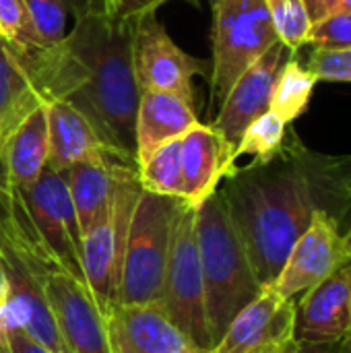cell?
<instances>
[{
    "label": "cell",
    "instance_id": "6da1fadb",
    "mask_svg": "<svg viewBox=\"0 0 351 353\" xmlns=\"http://www.w3.org/2000/svg\"><path fill=\"white\" fill-rule=\"evenodd\" d=\"M219 190L263 288L275 281L319 209L341 228L348 215L339 157L308 149L294 130L275 157L236 165Z\"/></svg>",
    "mask_w": 351,
    "mask_h": 353
},
{
    "label": "cell",
    "instance_id": "7a4b0ae2",
    "mask_svg": "<svg viewBox=\"0 0 351 353\" xmlns=\"http://www.w3.org/2000/svg\"><path fill=\"white\" fill-rule=\"evenodd\" d=\"M134 21H116L91 0L74 12L64 41L46 48L50 101L74 105L118 157L137 163L134 120L141 89L132 70Z\"/></svg>",
    "mask_w": 351,
    "mask_h": 353
},
{
    "label": "cell",
    "instance_id": "3957f363",
    "mask_svg": "<svg viewBox=\"0 0 351 353\" xmlns=\"http://www.w3.org/2000/svg\"><path fill=\"white\" fill-rule=\"evenodd\" d=\"M194 228L205 281L207 323L215 345L232 319L261 294L263 285L254 275L219 188L197 207Z\"/></svg>",
    "mask_w": 351,
    "mask_h": 353
},
{
    "label": "cell",
    "instance_id": "277c9868",
    "mask_svg": "<svg viewBox=\"0 0 351 353\" xmlns=\"http://www.w3.org/2000/svg\"><path fill=\"white\" fill-rule=\"evenodd\" d=\"M182 199L143 190L130 221L116 304H161L174 219Z\"/></svg>",
    "mask_w": 351,
    "mask_h": 353
},
{
    "label": "cell",
    "instance_id": "5b68a950",
    "mask_svg": "<svg viewBox=\"0 0 351 353\" xmlns=\"http://www.w3.org/2000/svg\"><path fill=\"white\" fill-rule=\"evenodd\" d=\"M211 105H221L234 83L279 41L267 0H213Z\"/></svg>",
    "mask_w": 351,
    "mask_h": 353
},
{
    "label": "cell",
    "instance_id": "8992f818",
    "mask_svg": "<svg viewBox=\"0 0 351 353\" xmlns=\"http://www.w3.org/2000/svg\"><path fill=\"white\" fill-rule=\"evenodd\" d=\"M141 192L143 188L139 182V170L132 168L118 182V188L106 211L81 238L83 275L103 312L118 300L130 221Z\"/></svg>",
    "mask_w": 351,
    "mask_h": 353
},
{
    "label": "cell",
    "instance_id": "52a82bcc",
    "mask_svg": "<svg viewBox=\"0 0 351 353\" xmlns=\"http://www.w3.org/2000/svg\"><path fill=\"white\" fill-rule=\"evenodd\" d=\"M194 219L197 207L182 201L174 219L161 308L168 312L176 327H180L203 350L211 352L213 341L207 323L205 281Z\"/></svg>",
    "mask_w": 351,
    "mask_h": 353
},
{
    "label": "cell",
    "instance_id": "ba28073f",
    "mask_svg": "<svg viewBox=\"0 0 351 353\" xmlns=\"http://www.w3.org/2000/svg\"><path fill=\"white\" fill-rule=\"evenodd\" d=\"M132 70L141 93L166 91L194 101L192 81L199 74L211 72V60L184 52L155 14H147L134 21Z\"/></svg>",
    "mask_w": 351,
    "mask_h": 353
},
{
    "label": "cell",
    "instance_id": "9c48e42d",
    "mask_svg": "<svg viewBox=\"0 0 351 353\" xmlns=\"http://www.w3.org/2000/svg\"><path fill=\"white\" fill-rule=\"evenodd\" d=\"M29 221L62 269L85 281L81 267V225L68 192L66 174L50 168L31 186L17 190Z\"/></svg>",
    "mask_w": 351,
    "mask_h": 353
},
{
    "label": "cell",
    "instance_id": "30bf717a",
    "mask_svg": "<svg viewBox=\"0 0 351 353\" xmlns=\"http://www.w3.org/2000/svg\"><path fill=\"white\" fill-rule=\"evenodd\" d=\"M348 263H351V234L331 213L319 209L292 246L279 275L267 288L283 298H298Z\"/></svg>",
    "mask_w": 351,
    "mask_h": 353
},
{
    "label": "cell",
    "instance_id": "8fae6325",
    "mask_svg": "<svg viewBox=\"0 0 351 353\" xmlns=\"http://www.w3.org/2000/svg\"><path fill=\"white\" fill-rule=\"evenodd\" d=\"M43 294L68 352L112 353L106 312L95 302L87 281L62 267H52L43 275Z\"/></svg>",
    "mask_w": 351,
    "mask_h": 353
},
{
    "label": "cell",
    "instance_id": "7c38bea8",
    "mask_svg": "<svg viewBox=\"0 0 351 353\" xmlns=\"http://www.w3.org/2000/svg\"><path fill=\"white\" fill-rule=\"evenodd\" d=\"M296 339V298L271 288L246 304L209 353H281Z\"/></svg>",
    "mask_w": 351,
    "mask_h": 353
},
{
    "label": "cell",
    "instance_id": "4fadbf2b",
    "mask_svg": "<svg viewBox=\"0 0 351 353\" xmlns=\"http://www.w3.org/2000/svg\"><path fill=\"white\" fill-rule=\"evenodd\" d=\"M296 54L298 52H292L281 41L271 46L248 70L240 74L217 108L211 126L234 147V155L248 124L269 112L275 81L285 62Z\"/></svg>",
    "mask_w": 351,
    "mask_h": 353
},
{
    "label": "cell",
    "instance_id": "5bb4252c",
    "mask_svg": "<svg viewBox=\"0 0 351 353\" xmlns=\"http://www.w3.org/2000/svg\"><path fill=\"white\" fill-rule=\"evenodd\" d=\"M106 323L112 353H209L174 325L161 304H112Z\"/></svg>",
    "mask_w": 351,
    "mask_h": 353
},
{
    "label": "cell",
    "instance_id": "9a60e30c",
    "mask_svg": "<svg viewBox=\"0 0 351 353\" xmlns=\"http://www.w3.org/2000/svg\"><path fill=\"white\" fill-rule=\"evenodd\" d=\"M43 54L46 48L29 52L0 39V141L50 101Z\"/></svg>",
    "mask_w": 351,
    "mask_h": 353
},
{
    "label": "cell",
    "instance_id": "2e32d148",
    "mask_svg": "<svg viewBox=\"0 0 351 353\" xmlns=\"http://www.w3.org/2000/svg\"><path fill=\"white\" fill-rule=\"evenodd\" d=\"M351 333V263L310 288L296 302V339L343 343Z\"/></svg>",
    "mask_w": 351,
    "mask_h": 353
},
{
    "label": "cell",
    "instance_id": "e0dca14e",
    "mask_svg": "<svg viewBox=\"0 0 351 353\" xmlns=\"http://www.w3.org/2000/svg\"><path fill=\"white\" fill-rule=\"evenodd\" d=\"M236 161L234 147L211 124L199 122L182 139V201L201 207L236 170Z\"/></svg>",
    "mask_w": 351,
    "mask_h": 353
},
{
    "label": "cell",
    "instance_id": "ac0fdd59",
    "mask_svg": "<svg viewBox=\"0 0 351 353\" xmlns=\"http://www.w3.org/2000/svg\"><path fill=\"white\" fill-rule=\"evenodd\" d=\"M199 122L194 101L166 91L143 93L134 120L137 165H141L159 147L184 139Z\"/></svg>",
    "mask_w": 351,
    "mask_h": 353
},
{
    "label": "cell",
    "instance_id": "d6986e66",
    "mask_svg": "<svg viewBox=\"0 0 351 353\" xmlns=\"http://www.w3.org/2000/svg\"><path fill=\"white\" fill-rule=\"evenodd\" d=\"M43 110L48 118V137H50V157H48L50 170L66 172L77 163L93 161L103 155H116L99 139L91 122L68 101L54 99L48 101Z\"/></svg>",
    "mask_w": 351,
    "mask_h": 353
},
{
    "label": "cell",
    "instance_id": "ffe728a7",
    "mask_svg": "<svg viewBox=\"0 0 351 353\" xmlns=\"http://www.w3.org/2000/svg\"><path fill=\"white\" fill-rule=\"evenodd\" d=\"M132 168H137V163L124 161L116 155H103L93 161L77 163L64 172L81 234H85L106 211L118 188V182Z\"/></svg>",
    "mask_w": 351,
    "mask_h": 353
},
{
    "label": "cell",
    "instance_id": "44dd1931",
    "mask_svg": "<svg viewBox=\"0 0 351 353\" xmlns=\"http://www.w3.org/2000/svg\"><path fill=\"white\" fill-rule=\"evenodd\" d=\"M10 186L23 190L37 182V178L48 168L50 157V137L46 110L37 108L31 112L14 130H10L0 141Z\"/></svg>",
    "mask_w": 351,
    "mask_h": 353
},
{
    "label": "cell",
    "instance_id": "7402d4cb",
    "mask_svg": "<svg viewBox=\"0 0 351 353\" xmlns=\"http://www.w3.org/2000/svg\"><path fill=\"white\" fill-rule=\"evenodd\" d=\"M317 83L319 79L314 77V72H310L296 56H292L275 81L269 110L292 124L308 110Z\"/></svg>",
    "mask_w": 351,
    "mask_h": 353
},
{
    "label": "cell",
    "instance_id": "603a6c76",
    "mask_svg": "<svg viewBox=\"0 0 351 353\" xmlns=\"http://www.w3.org/2000/svg\"><path fill=\"white\" fill-rule=\"evenodd\" d=\"M137 170L143 190L161 196L184 199L182 139L159 147L141 165H137Z\"/></svg>",
    "mask_w": 351,
    "mask_h": 353
},
{
    "label": "cell",
    "instance_id": "cb8c5ba5",
    "mask_svg": "<svg viewBox=\"0 0 351 353\" xmlns=\"http://www.w3.org/2000/svg\"><path fill=\"white\" fill-rule=\"evenodd\" d=\"M288 134L290 124L269 110L248 124L236 147V159L242 155H252L254 161H267L283 149Z\"/></svg>",
    "mask_w": 351,
    "mask_h": 353
},
{
    "label": "cell",
    "instance_id": "d4e9b609",
    "mask_svg": "<svg viewBox=\"0 0 351 353\" xmlns=\"http://www.w3.org/2000/svg\"><path fill=\"white\" fill-rule=\"evenodd\" d=\"M267 8L279 41L292 52L308 46L312 19L304 0H267Z\"/></svg>",
    "mask_w": 351,
    "mask_h": 353
},
{
    "label": "cell",
    "instance_id": "484cf974",
    "mask_svg": "<svg viewBox=\"0 0 351 353\" xmlns=\"http://www.w3.org/2000/svg\"><path fill=\"white\" fill-rule=\"evenodd\" d=\"M83 0H25L27 12L46 46H56L66 39V21L72 17Z\"/></svg>",
    "mask_w": 351,
    "mask_h": 353
},
{
    "label": "cell",
    "instance_id": "4316f807",
    "mask_svg": "<svg viewBox=\"0 0 351 353\" xmlns=\"http://www.w3.org/2000/svg\"><path fill=\"white\" fill-rule=\"evenodd\" d=\"M0 35L19 50L48 48L33 27L25 0H0Z\"/></svg>",
    "mask_w": 351,
    "mask_h": 353
},
{
    "label": "cell",
    "instance_id": "83f0119b",
    "mask_svg": "<svg viewBox=\"0 0 351 353\" xmlns=\"http://www.w3.org/2000/svg\"><path fill=\"white\" fill-rule=\"evenodd\" d=\"M306 68L314 72L319 81L351 83V48H343V50L314 48L308 56Z\"/></svg>",
    "mask_w": 351,
    "mask_h": 353
},
{
    "label": "cell",
    "instance_id": "f1b7e54d",
    "mask_svg": "<svg viewBox=\"0 0 351 353\" xmlns=\"http://www.w3.org/2000/svg\"><path fill=\"white\" fill-rule=\"evenodd\" d=\"M308 46L323 50L351 48V10L312 23Z\"/></svg>",
    "mask_w": 351,
    "mask_h": 353
},
{
    "label": "cell",
    "instance_id": "f546056e",
    "mask_svg": "<svg viewBox=\"0 0 351 353\" xmlns=\"http://www.w3.org/2000/svg\"><path fill=\"white\" fill-rule=\"evenodd\" d=\"M101 12L116 21H137L147 14H155L168 0H91Z\"/></svg>",
    "mask_w": 351,
    "mask_h": 353
},
{
    "label": "cell",
    "instance_id": "4dcf8cb0",
    "mask_svg": "<svg viewBox=\"0 0 351 353\" xmlns=\"http://www.w3.org/2000/svg\"><path fill=\"white\" fill-rule=\"evenodd\" d=\"M0 353H52L33 341L23 329L6 325L0 333Z\"/></svg>",
    "mask_w": 351,
    "mask_h": 353
},
{
    "label": "cell",
    "instance_id": "1f68e13d",
    "mask_svg": "<svg viewBox=\"0 0 351 353\" xmlns=\"http://www.w3.org/2000/svg\"><path fill=\"white\" fill-rule=\"evenodd\" d=\"M312 23L351 10V0H304Z\"/></svg>",
    "mask_w": 351,
    "mask_h": 353
},
{
    "label": "cell",
    "instance_id": "d6a6232c",
    "mask_svg": "<svg viewBox=\"0 0 351 353\" xmlns=\"http://www.w3.org/2000/svg\"><path fill=\"white\" fill-rule=\"evenodd\" d=\"M281 353H343L341 343H314L294 339Z\"/></svg>",
    "mask_w": 351,
    "mask_h": 353
},
{
    "label": "cell",
    "instance_id": "836d02e7",
    "mask_svg": "<svg viewBox=\"0 0 351 353\" xmlns=\"http://www.w3.org/2000/svg\"><path fill=\"white\" fill-rule=\"evenodd\" d=\"M14 196H17V190L10 186L8 172H6V161H4V153H2V147H0V215L10 209Z\"/></svg>",
    "mask_w": 351,
    "mask_h": 353
},
{
    "label": "cell",
    "instance_id": "e575fe53",
    "mask_svg": "<svg viewBox=\"0 0 351 353\" xmlns=\"http://www.w3.org/2000/svg\"><path fill=\"white\" fill-rule=\"evenodd\" d=\"M339 174H341L343 188H345V194H348V215H345V221H343V230L351 234V155L339 157Z\"/></svg>",
    "mask_w": 351,
    "mask_h": 353
},
{
    "label": "cell",
    "instance_id": "d590c367",
    "mask_svg": "<svg viewBox=\"0 0 351 353\" xmlns=\"http://www.w3.org/2000/svg\"><path fill=\"white\" fill-rule=\"evenodd\" d=\"M6 300H8V279H6L4 267H2V263H0V319H2ZM2 329H4V325H2V321H0V333H2Z\"/></svg>",
    "mask_w": 351,
    "mask_h": 353
},
{
    "label": "cell",
    "instance_id": "8d00e7d4",
    "mask_svg": "<svg viewBox=\"0 0 351 353\" xmlns=\"http://www.w3.org/2000/svg\"><path fill=\"white\" fill-rule=\"evenodd\" d=\"M341 347H343V353H351V333L345 337V341L341 343Z\"/></svg>",
    "mask_w": 351,
    "mask_h": 353
},
{
    "label": "cell",
    "instance_id": "74e56055",
    "mask_svg": "<svg viewBox=\"0 0 351 353\" xmlns=\"http://www.w3.org/2000/svg\"><path fill=\"white\" fill-rule=\"evenodd\" d=\"M0 39H2V35H0Z\"/></svg>",
    "mask_w": 351,
    "mask_h": 353
}]
</instances>
